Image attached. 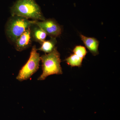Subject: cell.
<instances>
[{"instance_id":"5","label":"cell","mask_w":120,"mask_h":120,"mask_svg":"<svg viewBox=\"0 0 120 120\" xmlns=\"http://www.w3.org/2000/svg\"><path fill=\"white\" fill-rule=\"evenodd\" d=\"M35 23L41 28L50 38H56L60 37L62 33L61 26L53 19H45L41 22L37 20Z\"/></svg>"},{"instance_id":"1","label":"cell","mask_w":120,"mask_h":120,"mask_svg":"<svg viewBox=\"0 0 120 120\" xmlns=\"http://www.w3.org/2000/svg\"><path fill=\"white\" fill-rule=\"evenodd\" d=\"M12 16L17 15L34 20L46 19L41 8L35 0H17L11 9Z\"/></svg>"},{"instance_id":"9","label":"cell","mask_w":120,"mask_h":120,"mask_svg":"<svg viewBox=\"0 0 120 120\" xmlns=\"http://www.w3.org/2000/svg\"><path fill=\"white\" fill-rule=\"evenodd\" d=\"M56 38H51L50 39L45 41L41 44V46L37 50L42 51L45 53H49L52 52L55 48L56 44Z\"/></svg>"},{"instance_id":"3","label":"cell","mask_w":120,"mask_h":120,"mask_svg":"<svg viewBox=\"0 0 120 120\" xmlns=\"http://www.w3.org/2000/svg\"><path fill=\"white\" fill-rule=\"evenodd\" d=\"M37 20H30L17 15L11 16L5 26V33L9 41L15 43L27 29L36 23Z\"/></svg>"},{"instance_id":"6","label":"cell","mask_w":120,"mask_h":120,"mask_svg":"<svg viewBox=\"0 0 120 120\" xmlns=\"http://www.w3.org/2000/svg\"><path fill=\"white\" fill-rule=\"evenodd\" d=\"M30 27L27 29L14 43L15 49L17 51L22 52L28 49L31 45L32 40Z\"/></svg>"},{"instance_id":"7","label":"cell","mask_w":120,"mask_h":120,"mask_svg":"<svg viewBox=\"0 0 120 120\" xmlns=\"http://www.w3.org/2000/svg\"><path fill=\"white\" fill-rule=\"evenodd\" d=\"M80 36L84 44L93 56H96L99 54V41L97 39L86 37L81 34Z\"/></svg>"},{"instance_id":"10","label":"cell","mask_w":120,"mask_h":120,"mask_svg":"<svg viewBox=\"0 0 120 120\" xmlns=\"http://www.w3.org/2000/svg\"><path fill=\"white\" fill-rule=\"evenodd\" d=\"M83 60L75 54L73 53L67 57L65 60L67 64L71 67H80L82 66Z\"/></svg>"},{"instance_id":"8","label":"cell","mask_w":120,"mask_h":120,"mask_svg":"<svg viewBox=\"0 0 120 120\" xmlns=\"http://www.w3.org/2000/svg\"><path fill=\"white\" fill-rule=\"evenodd\" d=\"M30 28L32 41L41 45L45 41L47 34L36 23L32 25Z\"/></svg>"},{"instance_id":"11","label":"cell","mask_w":120,"mask_h":120,"mask_svg":"<svg viewBox=\"0 0 120 120\" xmlns=\"http://www.w3.org/2000/svg\"><path fill=\"white\" fill-rule=\"evenodd\" d=\"M73 53L82 59L85 58L87 53L85 47L81 45L76 46L73 49Z\"/></svg>"},{"instance_id":"2","label":"cell","mask_w":120,"mask_h":120,"mask_svg":"<svg viewBox=\"0 0 120 120\" xmlns=\"http://www.w3.org/2000/svg\"><path fill=\"white\" fill-rule=\"evenodd\" d=\"M60 57V53L56 47L51 52L45 54L40 56L42 64V73L38 77V80H45L50 75L62 74Z\"/></svg>"},{"instance_id":"4","label":"cell","mask_w":120,"mask_h":120,"mask_svg":"<svg viewBox=\"0 0 120 120\" xmlns=\"http://www.w3.org/2000/svg\"><path fill=\"white\" fill-rule=\"evenodd\" d=\"M35 45L32 47L30 57L19 71L16 79L20 82L26 80L38 71L41 61L39 54L37 52Z\"/></svg>"}]
</instances>
